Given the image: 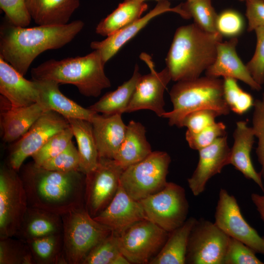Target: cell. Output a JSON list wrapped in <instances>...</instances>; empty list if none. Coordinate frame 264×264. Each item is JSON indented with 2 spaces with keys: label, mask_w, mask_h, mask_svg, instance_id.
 <instances>
[{
  "label": "cell",
  "mask_w": 264,
  "mask_h": 264,
  "mask_svg": "<svg viewBox=\"0 0 264 264\" xmlns=\"http://www.w3.org/2000/svg\"><path fill=\"white\" fill-rule=\"evenodd\" d=\"M84 27V22L81 20L64 25L33 27L17 26L7 21L0 27V57L24 76L40 54L64 47Z\"/></svg>",
  "instance_id": "cell-1"
},
{
  "label": "cell",
  "mask_w": 264,
  "mask_h": 264,
  "mask_svg": "<svg viewBox=\"0 0 264 264\" xmlns=\"http://www.w3.org/2000/svg\"><path fill=\"white\" fill-rule=\"evenodd\" d=\"M19 171L29 206L61 216L85 208V175L79 171L48 170L33 162L22 166Z\"/></svg>",
  "instance_id": "cell-2"
},
{
  "label": "cell",
  "mask_w": 264,
  "mask_h": 264,
  "mask_svg": "<svg viewBox=\"0 0 264 264\" xmlns=\"http://www.w3.org/2000/svg\"><path fill=\"white\" fill-rule=\"evenodd\" d=\"M222 36L205 31L194 22L176 29L165 61L172 80L200 77L214 63Z\"/></svg>",
  "instance_id": "cell-3"
},
{
  "label": "cell",
  "mask_w": 264,
  "mask_h": 264,
  "mask_svg": "<svg viewBox=\"0 0 264 264\" xmlns=\"http://www.w3.org/2000/svg\"><path fill=\"white\" fill-rule=\"evenodd\" d=\"M105 64L100 52L94 50L83 56L48 60L32 68L31 74L32 80L71 84L83 95L97 97L111 86L105 72Z\"/></svg>",
  "instance_id": "cell-4"
},
{
  "label": "cell",
  "mask_w": 264,
  "mask_h": 264,
  "mask_svg": "<svg viewBox=\"0 0 264 264\" xmlns=\"http://www.w3.org/2000/svg\"><path fill=\"white\" fill-rule=\"evenodd\" d=\"M173 110L165 112L170 126L179 127L183 118L189 113L211 109L221 115H227L230 109L223 96V79L205 75L194 79L177 82L170 91Z\"/></svg>",
  "instance_id": "cell-5"
},
{
  "label": "cell",
  "mask_w": 264,
  "mask_h": 264,
  "mask_svg": "<svg viewBox=\"0 0 264 264\" xmlns=\"http://www.w3.org/2000/svg\"><path fill=\"white\" fill-rule=\"evenodd\" d=\"M62 218L66 264H82L92 249L112 232L96 221L85 208L65 214Z\"/></svg>",
  "instance_id": "cell-6"
},
{
  "label": "cell",
  "mask_w": 264,
  "mask_h": 264,
  "mask_svg": "<svg viewBox=\"0 0 264 264\" xmlns=\"http://www.w3.org/2000/svg\"><path fill=\"white\" fill-rule=\"evenodd\" d=\"M171 161L167 153L152 152L143 160L124 169L120 184L130 197L140 201L166 186Z\"/></svg>",
  "instance_id": "cell-7"
},
{
  "label": "cell",
  "mask_w": 264,
  "mask_h": 264,
  "mask_svg": "<svg viewBox=\"0 0 264 264\" xmlns=\"http://www.w3.org/2000/svg\"><path fill=\"white\" fill-rule=\"evenodd\" d=\"M147 219L171 232L187 219L189 204L184 189L167 182L160 191L140 200Z\"/></svg>",
  "instance_id": "cell-8"
},
{
  "label": "cell",
  "mask_w": 264,
  "mask_h": 264,
  "mask_svg": "<svg viewBox=\"0 0 264 264\" xmlns=\"http://www.w3.org/2000/svg\"><path fill=\"white\" fill-rule=\"evenodd\" d=\"M18 172L8 166L0 170V239L14 237L29 206Z\"/></svg>",
  "instance_id": "cell-9"
},
{
  "label": "cell",
  "mask_w": 264,
  "mask_h": 264,
  "mask_svg": "<svg viewBox=\"0 0 264 264\" xmlns=\"http://www.w3.org/2000/svg\"><path fill=\"white\" fill-rule=\"evenodd\" d=\"M169 234L149 220L138 221L117 234L120 251L130 264H149Z\"/></svg>",
  "instance_id": "cell-10"
},
{
  "label": "cell",
  "mask_w": 264,
  "mask_h": 264,
  "mask_svg": "<svg viewBox=\"0 0 264 264\" xmlns=\"http://www.w3.org/2000/svg\"><path fill=\"white\" fill-rule=\"evenodd\" d=\"M124 169L114 159L99 157L96 167L85 175V206L93 218L112 200Z\"/></svg>",
  "instance_id": "cell-11"
},
{
  "label": "cell",
  "mask_w": 264,
  "mask_h": 264,
  "mask_svg": "<svg viewBox=\"0 0 264 264\" xmlns=\"http://www.w3.org/2000/svg\"><path fill=\"white\" fill-rule=\"evenodd\" d=\"M229 239L214 222L197 220L189 236L186 264H224Z\"/></svg>",
  "instance_id": "cell-12"
},
{
  "label": "cell",
  "mask_w": 264,
  "mask_h": 264,
  "mask_svg": "<svg viewBox=\"0 0 264 264\" xmlns=\"http://www.w3.org/2000/svg\"><path fill=\"white\" fill-rule=\"evenodd\" d=\"M69 126L67 119L61 114L44 111L11 147L8 166L19 172L27 158L37 152L53 135Z\"/></svg>",
  "instance_id": "cell-13"
},
{
  "label": "cell",
  "mask_w": 264,
  "mask_h": 264,
  "mask_svg": "<svg viewBox=\"0 0 264 264\" xmlns=\"http://www.w3.org/2000/svg\"><path fill=\"white\" fill-rule=\"evenodd\" d=\"M214 217V223L227 235L264 255V238L245 220L236 198L224 189H220Z\"/></svg>",
  "instance_id": "cell-14"
},
{
  "label": "cell",
  "mask_w": 264,
  "mask_h": 264,
  "mask_svg": "<svg viewBox=\"0 0 264 264\" xmlns=\"http://www.w3.org/2000/svg\"><path fill=\"white\" fill-rule=\"evenodd\" d=\"M140 58L148 66L150 72L141 75L139 78L125 113L149 110L158 116L162 117L166 112L164 93L172 80L171 76L166 67L160 72H157L151 56L146 53H142Z\"/></svg>",
  "instance_id": "cell-15"
},
{
  "label": "cell",
  "mask_w": 264,
  "mask_h": 264,
  "mask_svg": "<svg viewBox=\"0 0 264 264\" xmlns=\"http://www.w3.org/2000/svg\"><path fill=\"white\" fill-rule=\"evenodd\" d=\"M198 153L197 166L187 180L189 187L195 196L203 192L208 181L229 164L230 148L227 135L219 138L210 145L198 150Z\"/></svg>",
  "instance_id": "cell-16"
},
{
  "label": "cell",
  "mask_w": 264,
  "mask_h": 264,
  "mask_svg": "<svg viewBox=\"0 0 264 264\" xmlns=\"http://www.w3.org/2000/svg\"><path fill=\"white\" fill-rule=\"evenodd\" d=\"M93 218L117 234L138 221L148 220L140 201L130 197L120 184L110 204Z\"/></svg>",
  "instance_id": "cell-17"
},
{
  "label": "cell",
  "mask_w": 264,
  "mask_h": 264,
  "mask_svg": "<svg viewBox=\"0 0 264 264\" xmlns=\"http://www.w3.org/2000/svg\"><path fill=\"white\" fill-rule=\"evenodd\" d=\"M167 12H173L179 14L182 18L184 17V12L181 8L180 4L172 7L170 2L168 0H161L158 1L155 7L143 17L107 37L104 40L92 42L90 46L92 49L100 52L106 64L150 21L155 17Z\"/></svg>",
  "instance_id": "cell-18"
},
{
  "label": "cell",
  "mask_w": 264,
  "mask_h": 264,
  "mask_svg": "<svg viewBox=\"0 0 264 264\" xmlns=\"http://www.w3.org/2000/svg\"><path fill=\"white\" fill-rule=\"evenodd\" d=\"M238 43L237 37L220 42L218 45L215 60L205 71V75L216 78H233L243 82L252 89L259 91L262 86L254 80L246 65L237 53Z\"/></svg>",
  "instance_id": "cell-19"
},
{
  "label": "cell",
  "mask_w": 264,
  "mask_h": 264,
  "mask_svg": "<svg viewBox=\"0 0 264 264\" xmlns=\"http://www.w3.org/2000/svg\"><path fill=\"white\" fill-rule=\"evenodd\" d=\"M23 76L0 57V93L12 108L24 107L38 102L36 81Z\"/></svg>",
  "instance_id": "cell-20"
},
{
  "label": "cell",
  "mask_w": 264,
  "mask_h": 264,
  "mask_svg": "<svg viewBox=\"0 0 264 264\" xmlns=\"http://www.w3.org/2000/svg\"><path fill=\"white\" fill-rule=\"evenodd\" d=\"M44 111L38 102L24 107L12 108L0 95V129L2 140L5 142L18 140Z\"/></svg>",
  "instance_id": "cell-21"
},
{
  "label": "cell",
  "mask_w": 264,
  "mask_h": 264,
  "mask_svg": "<svg viewBox=\"0 0 264 264\" xmlns=\"http://www.w3.org/2000/svg\"><path fill=\"white\" fill-rule=\"evenodd\" d=\"M255 135L246 121L236 123L233 133L234 143L230 148L229 164L232 165L248 179L253 180L264 192L263 178L255 170L251 158Z\"/></svg>",
  "instance_id": "cell-22"
},
{
  "label": "cell",
  "mask_w": 264,
  "mask_h": 264,
  "mask_svg": "<svg viewBox=\"0 0 264 264\" xmlns=\"http://www.w3.org/2000/svg\"><path fill=\"white\" fill-rule=\"evenodd\" d=\"M120 114L96 113L90 122L99 157L114 159L124 138L127 130Z\"/></svg>",
  "instance_id": "cell-23"
},
{
  "label": "cell",
  "mask_w": 264,
  "mask_h": 264,
  "mask_svg": "<svg viewBox=\"0 0 264 264\" xmlns=\"http://www.w3.org/2000/svg\"><path fill=\"white\" fill-rule=\"evenodd\" d=\"M39 89V103L44 111L51 110L66 119L78 118L91 121L96 113L81 106L64 95L59 84L51 80H35Z\"/></svg>",
  "instance_id": "cell-24"
},
{
  "label": "cell",
  "mask_w": 264,
  "mask_h": 264,
  "mask_svg": "<svg viewBox=\"0 0 264 264\" xmlns=\"http://www.w3.org/2000/svg\"><path fill=\"white\" fill-rule=\"evenodd\" d=\"M63 228L61 216L29 206L14 237L26 242L31 239L63 233Z\"/></svg>",
  "instance_id": "cell-25"
},
{
  "label": "cell",
  "mask_w": 264,
  "mask_h": 264,
  "mask_svg": "<svg viewBox=\"0 0 264 264\" xmlns=\"http://www.w3.org/2000/svg\"><path fill=\"white\" fill-rule=\"evenodd\" d=\"M31 19L38 25L67 24L80 0H25Z\"/></svg>",
  "instance_id": "cell-26"
},
{
  "label": "cell",
  "mask_w": 264,
  "mask_h": 264,
  "mask_svg": "<svg viewBox=\"0 0 264 264\" xmlns=\"http://www.w3.org/2000/svg\"><path fill=\"white\" fill-rule=\"evenodd\" d=\"M152 152L146 137L145 127L131 120L127 125L124 138L114 159L125 169L143 160Z\"/></svg>",
  "instance_id": "cell-27"
},
{
  "label": "cell",
  "mask_w": 264,
  "mask_h": 264,
  "mask_svg": "<svg viewBox=\"0 0 264 264\" xmlns=\"http://www.w3.org/2000/svg\"><path fill=\"white\" fill-rule=\"evenodd\" d=\"M67 119L77 144L79 171L86 175L96 167L99 158L92 124L90 121L81 119Z\"/></svg>",
  "instance_id": "cell-28"
},
{
  "label": "cell",
  "mask_w": 264,
  "mask_h": 264,
  "mask_svg": "<svg viewBox=\"0 0 264 264\" xmlns=\"http://www.w3.org/2000/svg\"><path fill=\"white\" fill-rule=\"evenodd\" d=\"M197 219L190 217L180 226L170 232L163 247L149 264H184L191 231Z\"/></svg>",
  "instance_id": "cell-29"
},
{
  "label": "cell",
  "mask_w": 264,
  "mask_h": 264,
  "mask_svg": "<svg viewBox=\"0 0 264 264\" xmlns=\"http://www.w3.org/2000/svg\"><path fill=\"white\" fill-rule=\"evenodd\" d=\"M141 75L139 67L136 64L130 79L124 82L115 90L106 93L88 108L96 113H101L104 115L125 113Z\"/></svg>",
  "instance_id": "cell-30"
},
{
  "label": "cell",
  "mask_w": 264,
  "mask_h": 264,
  "mask_svg": "<svg viewBox=\"0 0 264 264\" xmlns=\"http://www.w3.org/2000/svg\"><path fill=\"white\" fill-rule=\"evenodd\" d=\"M148 7L145 1L124 0L99 22L95 32L97 34L108 37L140 19Z\"/></svg>",
  "instance_id": "cell-31"
},
{
  "label": "cell",
  "mask_w": 264,
  "mask_h": 264,
  "mask_svg": "<svg viewBox=\"0 0 264 264\" xmlns=\"http://www.w3.org/2000/svg\"><path fill=\"white\" fill-rule=\"evenodd\" d=\"M34 264H66L63 233L31 239L25 242Z\"/></svg>",
  "instance_id": "cell-32"
},
{
  "label": "cell",
  "mask_w": 264,
  "mask_h": 264,
  "mask_svg": "<svg viewBox=\"0 0 264 264\" xmlns=\"http://www.w3.org/2000/svg\"><path fill=\"white\" fill-rule=\"evenodd\" d=\"M120 251L118 235L112 232L89 252L82 264H130Z\"/></svg>",
  "instance_id": "cell-33"
},
{
  "label": "cell",
  "mask_w": 264,
  "mask_h": 264,
  "mask_svg": "<svg viewBox=\"0 0 264 264\" xmlns=\"http://www.w3.org/2000/svg\"><path fill=\"white\" fill-rule=\"evenodd\" d=\"M212 0H186L180 4L185 19L193 18L194 23L203 30L214 33L216 30L218 14L213 6Z\"/></svg>",
  "instance_id": "cell-34"
},
{
  "label": "cell",
  "mask_w": 264,
  "mask_h": 264,
  "mask_svg": "<svg viewBox=\"0 0 264 264\" xmlns=\"http://www.w3.org/2000/svg\"><path fill=\"white\" fill-rule=\"evenodd\" d=\"M13 237L0 239V264H34L27 243Z\"/></svg>",
  "instance_id": "cell-35"
},
{
  "label": "cell",
  "mask_w": 264,
  "mask_h": 264,
  "mask_svg": "<svg viewBox=\"0 0 264 264\" xmlns=\"http://www.w3.org/2000/svg\"><path fill=\"white\" fill-rule=\"evenodd\" d=\"M223 90L226 104L235 113L242 115L253 107L255 101L252 96L241 88L237 79L223 78Z\"/></svg>",
  "instance_id": "cell-36"
},
{
  "label": "cell",
  "mask_w": 264,
  "mask_h": 264,
  "mask_svg": "<svg viewBox=\"0 0 264 264\" xmlns=\"http://www.w3.org/2000/svg\"><path fill=\"white\" fill-rule=\"evenodd\" d=\"M73 137L70 125L55 134L31 156L34 163L40 166L45 161L56 156L68 146Z\"/></svg>",
  "instance_id": "cell-37"
},
{
  "label": "cell",
  "mask_w": 264,
  "mask_h": 264,
  "mask_svg": "<svg viewBox=\"0 0 264 264\" xmlns=\"http://www.w3.org/2000/svg\"><path fill=\"white\" fill-rule=\"evenodd\" d=\"M79 164L78 151L72 141L64 150L40 167L48 170L68 172L79 171Z\"/></svg>",
  "instance_id": "cell-38"
},
{
  "label": "cell",
  "mask_w": 264,
  "mask_h": 264,
  "mask_svg": "<svg viewBox=\"0 0 264 264\" xmlns=\"http://www.w3.org/2000/svg\"><path fill=\"white\" fill-rule=\"evenodd\" d=\"M226 127L222 122H215L198 132L188 131L185 138L189 147L199 150L213 143L219 138L226 135Z\"/></svg>",
  "instance_id": "cell-39"
},
{
  "label": "cell",
  "mask_w": 264,
  "mask_h": 264,
  "mask_svg": "<svg viewBox=\"0 0 264 264\" xmlns=\"http://www.w3.org/2000/svg\"><path fill=\"white\" fill-rule=\"evenodd\" d=\"M250 247L229 237L224 264H263Z\"/></svg>",
  "instance_id": "cell-40"
},
{
  "label": "cell",
  "mask_w": 264,
  "mask_h": 264,
  "mask_svg": "<svg viewBox=\"0 0 264 264\" xmlns=\"http://www.w3.org/2000/svg\"><path fill=\"white\" fill-rule=\"evenodd\" d=\"M216 26L217 31L222 37H237L244 29V19L238 11L226 9L218 15Z\"/></svg>",
  "instance_id": "cell-41"
},
{
  "label": "cell",
  "mask_w": 264,
  "mask_h": 264,
  "mask_svg": "<svg viewBox=\"0 0 264 264\" xmlns=\"http://www.w3.org/2000/svg\"><path fill=\"white\" fill-rule=\"evenodd\" d=\"M0 7L12 24L22 27L30 24L32 19L25 0H0Z\"/></svg>",
  "instance_id": "cell-42"
},
{
  "label": "cell",
  "mask_w": 264,
  "mask_h": 264,
  "mask_svg": "<svg viewBox=\"0 0 264 264\" xmlns=\"http://www.w3.org/2000/svg\"><path fill=\"white\" fill-rule=\"evenodd\" d=\"M253 107L252 128L258 141L256 153L261 166L260 173L264 180V104L261 100H256Z\"/></svg>",
  "instance_id": "cell-43"
},
{
  "label": "cell",
  "mask_w": 264,
  "mask_h": 264,
  "mask_svg": "<svg viewBox=\"0 0 264 264\" xmlns=\"http://www.w3.org/2000/svg\"><path fill=\"white\" fill-rule=\"evenodd\" d=\"M254 31L257 39L256 49L246 66L254 80L262 86L264 84V27Z\"/></svg>",
  "instance_id": "cell-44"
},
{
  "label": "cell",
  "mask_w": 264,
  "mask_h": 264,
  "mask_svg": "<svg viewBox=\"0 0 264 264\" xmlns=\"http://www.w3.org/2000/svg\"><path fill=\"white\" fill-rule=\"evenodd\" d=\"M221 114L211 109L196 110L186 115L182 120L179 128L186 127L191 132H198L215 123V119Z\"/></svg>",
  "instance_id": "cell-45"
},
{
  "label": "cell",
  "mask_w": 264,
  "mask_h": 264,
  "mask_svg": "<svg viewBox=\"0 0 264 264\" xmlns=\"http://www.w3.org/2000/svg\"><path fill=\"white\" fill-rule=\"evenodd\" d=\"M245 1L248 31H255L258 28L264 27V0H246Z\"/></svg>",
  "instance_id": "cell-46"
},
{
  "label": "cell",
  "mask_w": 264,
  "mask_h": 264,
  "mask_svg": "<svg viewBox=\"0 0 264 264\" xmlns=\"http://www.w3.org/2000/svg\"><path fill=\"white\" fill-rule=\"evenodd\" d=\"M251 199L264 223V195L252 193L251 195Z\"/></svg>",
  "instance_id": "cell-47"
},
{
  "label": "cell",
  "mask_w": 264,
  "mask_h": 264,
  "mask_svg": "<svg viewBox=\"0 0 264 264\" xmlns=\"http://www.w3.org/2000/svg\"><path fill=\"white\" fill-rule=\"evenodd\" d=\"M261 101H262V102L264 104V92L263 93V94L262 95V99Z\"/></svg>",
  "instance_id": "cell-48"
},
{
  "label": "cell",
  "mask_w": 264,
  "mask_h": 264,
  "mask_svg": "<svg viewBox=\"0 0 264 264\" xmlns=\"http://www.w3.org/2000/svg\"><path fill=\"white\" fill-rule=\"evenodd\" d=\"M140 0V1H145H145H146V0ZM157 0V1H160V0Z\"/></svg>",
  "instance_id": "cell-49"
},
{
  "label": "cell",
  "mask_w": 264,
  "mask_h": 264,
  "mask_svg": "<svg viewBox=\"0 0 264 264\" xmlns=\"http://www.w3.org/2000/svg\"><path fill=\"white\" fill-rule=\"evenodd\" d=\"M241 0V1H245L246 0Z\"/></svg>",
  "instance_id": "cell-50"
},
{
  "label": "cell",
  "mask_w": 264,
  "mask_h": 264,
  "mask_svg": "<svg viewBox=\"0 0 264 264\" xmlns=\"http://www.w3.org/2000/svg\"><path fill=\"white\" fill-rule=\"evenodd\" d=\"M263 237L264 238V236Z\"/></svg>",
  "instance_id": "cell-51"
}]
</instances>
